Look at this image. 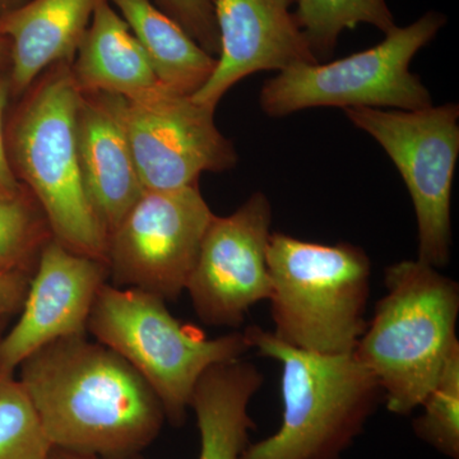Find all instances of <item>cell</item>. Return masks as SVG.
Masks as SVG:
<instances>
[{
  "instance_id": "obj_1",
  "label": "cell",
  "mask_w": 459,
  "mask_h": 459,
  "mask_svg": "<svg viewBox=\"0 0 459 459\" xmlns=\"http://www.w3.org/2000/svg\"><path fill=\"white\" fill-rule=\"evenodd\" d=\"M18 369L54 448L99 459L137 458L164 425V406L146 380L86 334L42 347Z\"/></svg>"
},
{
  "instance_id": "obj_2",
  "label": "cell",
  "mask_w": 459,
  "mask_h": 459,
  "mask_svg": "<svg viewBox=\"0 0 459 459\" xmlns=\"http://www.w3.org/2000/svg\"><path fill=\"white\" fill-rule=\"evenodd\" d=\"M71 65L51 66L23 93L5 131L8 155L18 180L40 205L53 238L78 255L107 263L108 237L81 171V92Z\"/></svg>"
},
{
  "instance_id": "obj_3",
  "label": "cell",
  "mask_w": 459,
  "mask_h": 459,
  "mask_svg": "<svg viewBox=\"0 0 459 459\" xmlns=\"http://www.w3.org/2000/svg\"><path fill=\"white\" fill-rule=\"evenodd\" d=\"M386 294L356 346L395 415L419 409L453 352L459 314L458 283L428 263L403 261L385 270Z\"/></svg>"
},
{
  "instance_id": "obj_4",
  "label": "cell",
  "mask_w": 459,
  "mask_h": 459,
  "mask_svg": "<svg viewBox=\"0 0 459 459\" xmlns=\"http://www.w3.org/2000/svg\"><path fill=\"white\" fill-rule=\"evenodd\" d=\"M250 349L281 365L282 422L241 459H341L385 400L373 373L355 353L327 355L290 346L258 325L246 331Z\"/></svg>"
},
{
  "instance_id": "obj_5",
  "label": "cell",
  "mask_w": 459,
  "mask_h": 459,
  "mask_svg": "<svg viewBox=\"0 0 459 459\" xmlns=\"http://www.w3.org/2000/svg\"><path fill=\"white\" fill-rule=\"evenodd\" d=\"M267 262L274 336L305 351H355L368 325L371 262L365 250L272 232Z\"/></svg>"
},
{
  "instance_id": "obj_6",
  "label": "cell",
  "mask_w": 459,
  "mask_h": 459,
  "mask_svg": "<svg viewBox=\"0 0 459 459\" xmlns=\"http://www.w3.org/2000/svg\"><path fill=\"white\" fill-rule=\"evenodd\" d=\"M87 332L138 371L177 427L186 421L205 371L250 350L244 332L205 338L175 319L164 299L108 283L93 304Z\"/></svg>"
},
{
  "instance_id": "obj_7",
  "label": "cell",
  "mask_w": 459,
  "mask_h": 459,
  "mask_svg": "<svg viewBox=\"0 0 459 459\" xmlns=\"http://www.w3.org/2000/svg\"><path fill=\"white\" fill-rule=\"evenodd\" d=\"M446 22L444 14L430 11L409 26H395L370 49L334 62L285 69L263 84L259 105L272 117L320 107L395 110L431 107L430 92L410 71V65Z\"/></svg>"
},
{
  "instance_id": "obj_8",
  "label": "cell",
  "mask_w": 459,
  "mask_h": 459,
  "mask_svg": "<svg viewBox=\"0 0 459 459\" xmlns=\"http://www.w3.org/2000/svg\"><path fill=\"white\" fill-rule=\"evenodd\" d=\"M392 160L406 184L419 229V261L446 267L451 259L452 189L459 156V107L455 102L420 110L344 108Z\"/></svg>"
},
{
  "instance_id": "obj_9",
  "label": "cell",
  "mask_w": 459,
  "mask_h": 459,
  "mask_svg": "<svg viewBox=\"0 0 459 459\" xmlns=\"http://www.w3.org/2000/svg\"><path fill=\"white\" fill-rule=\"evenodd\" d=\"M213 217L198 184L144 190L108 235L113 285L177 300L186 290Z\"/></svg>"
},
{
  "instance_id": "obj_10",
  "label": "cell",
  "mask_w": 459,
  "mask_h": 459,
  "mask_svg": "<svg viewBox=\"0 0 459 459\" xmlns=\"http://www.w3.org/2000/svg\"><path fill=\"white\" fill-rule=\"evenodd\" d=\"M214 111L170 91L143 101L122 98L120 114L144 190L184 188L204 172L237 166V150L217 128Z\"/></svg>"
},
{
  "instance_id": "obj_11",
  "label": "cell",
  "mask_w": 459,
  "mask_h": 459,
  "mask_svg": "<svg viewBox=\"0 0 459 459\" xmlns=\"http://www.w3.org/2000/svg\"><path fill=\"white\" fill-rule=\"evenodd\" d=\"M271 225L272 205L262 192L229 216L214 214L186 290L205 325L238 328L250 307L270 299Z\"/></svg>"
},
{
  "instance_id": "obj_12",
  "label": "cell",
  "mask_w": 459,
  "mask_h": 459,
  "mask_svg": "<svg viewBox=\"0 0 459 459\" xmlns=\"http://www.w3.org/2000/svg\"><path fill=\"white\" fill-rule=\"evenodd\" d=\"M108 277L107 263L78 255L51 237L39 255L20 318L0 338V373L13 374L48 344L87 334Z\"/></svg>"
},
{
  "instance_id": "obj_13",
  "label": "cell",
  "mask_w": 459,
  "mask_h": 459,
  "mask_svg": "<svg viewBox=\"0 0 459 459\" xmlns=\"http://www.w3.org/2000/svg\"><path fill=\"white\" fill-rule=\"evenodd\" d=\"M289 0H214L220 51L210 80L193 99L216 110L247 75L318 63Z\"/></svg>"
},
{
  "instance_id": "obj_14",
  "label": "cell",
  "mask_w": 459,
  "mask_h": 459,
  "mask_svg": "<svg viewBox=\"0 0 459 459\" xmlns=\"http://www.w3.org/2000/svg\"><path fill=\"white\" fill-rule=\"evenodd\" d=\"M120 102V96L110 93H81L77 113L84 188L108 237L144 192Z\"/></svg>"
},
{
  "instance_id": "obj_15",
  "label": "cell",
  "mask_w": 459,
  "mask_h": 459,
  "mask_svg": "<svg viewBox=\"0 0 459 459\" xmlns=\"http://www.w3.org/2000/svg\"><path fill=\"white\" fill-rule=\"evenodd\" d=\"M100 0H27L0 18L11 45V96L21 98L51 66L74 62Z\"/></svg>"
},
{
  "instance_id": "obj_16",
  "label": "cell",
  "mask_w": 459,
  "mask_h": 459,
  "mask_svg": "<svg viewBox=\"0 0 459 459\" xmlns=\"http://www.w3.org/2000/svg\"><path fill=\"white\" fill-rule=\"evenodd\" d=\"M71 69L81 93H110L137 102L168 91L146 51L108 0H100L96 5Z\"/></svg>"
},
{
  "instance_id": "obj_17",
  "label": "cell",
  "mask_w": 459,
  "mask_h": 459,
  "mask_svg": "<svg viewBox=\"0 0 459 459\" xmlns=\"http://www.w3.org/2000/svg\"><path fill=\"white\" fill-rule=\"evenodd\" d=\"M262 383L255 365L240 359L213 365L201 377L190 402L201 435L199 459H241L255 427L247 409Z\"/></svg>"
},
{
  "instance_id": "obj_18",
  "label": "cell",
  "mask_w": 459,
  "mask_h": 459,
  "mask_svg": "<svg viewBox=\"0 0 459 459\" xmlns=\"http://www.w3.org/2000/svg\"><path fill=\"white\" fill-rule=\"evenodd\" d=\"M146 51L160 82L178 95H195L217 65L186 30L152 0H108Z\"/></svg>"
},
{
  "instance_id": "obj_19",
  "label": "cell",
  "mask_w": 459,
  "mask_h": 459,
  "mask_svg": "<svg viewBox=\"0 0 459 459\" xmlns=\"http://www.w3.org/2000/svg\"><path fill=\"white\" fill-rule=\"evenodd\" d=\"M296 22L318 60L333 54L344 30L367 23L385 35L397 26L385 0H296Z\"/></svg>"
},
{
  "instance_id": "obj_20",
  "label": "cell",
  "mask_w": 459,
  "mask_h": 459,
  "mask_svg": "<svg viewBox=\"0 0 459 459\" xmlns=\"http://www.w3.org/2000/svg\"><path fill=\"white\" fill-rule=\"evenodd\" d=\"M51 449L20 380L0 373V459H49Z\"/></svg>"
},
{
  "instance_id": "obj_21",
  "label": "cell",
  "mask_w": 459,
  "mask_h": 459,
  "mask_svg": "<svg viewBox=\"0 0 459 459\" xmlns=\"http://www.w3.org/2000/svg\"><path fill=\"white\" fill-rule=\"evenodd\" d=\"M51 235L49 223L31 193L0 199V272L32 267Z\"/></svg>"
},
{
  "instance_id": "obj_22",
  "label": "cell",
  "mask_w": 459,
  "mask_h": 459,
  "mask_svg": "<svg viewBox=\"0 0 459 459\" xmlns=\"http://www.w3.org/2000/svg\"><path fill=\"white\" fill-rule=\"evenodd\" d=\"M422 413L413 420V433L440 455L459 459V349L422 402Z\"/></svg>"
},
{
  "instance_id": "obj_23",
  "label": "cell",
  "mask_w": 459,
  "mask_h": 459,
  "mask_svg": "<svg viewBox=\"0 0 459 459\" xmlns=\"http://www.w3.org/2000/svg\"><path fill=\"white\" fill-rule=\"evenodd\" d=\"M190 38L211 56L220 51L219 30L214 17V0H152Z\"/></svg>"
},
{
  "instance_id": "obj_24",
  "label": "cell",
  "mask_w": 459,
  "mask_h": 459,
  "mask_svg": "<svg viewBox=\"0 0 459 459\" xmlns=\"http://www.w3.org/2000/svg\"><path fill=\"white\" fill-rule=\"evenodd\" d=\"M11 98L8 71L0 72V199L17 198L25 190L12 168L5 140L4 115Z\"/></svg>"
},
{
  "instance_id": "obj_25",
  "label": "cell",
  "mask_w": 459,
  "mask_h": 459,
  "mask_svg": "<svg viewBox=\"0 0 459 459\" xmlns=\"http://www.w3.org/2000/svg\"><path fill=\"white\" fill-rule=\"evenodd\" d=\"M32 273V267L0 272V318L20 312Z\"/></svg>"
},
{
  "instance_id": "obj_26",
  "label": "cell",
  "mask_w": 459,
  "mask_h": 459,
  "mask_svg": "<svg viewBox=\"0 0 459 459\" xmlns=\"http://www.w3.org/2000/svg\"><path fill=\"white\" fill-rule=\"evenodd\" d=\"M11 62V45L4 36L0 35V72L8 71Z\"/></svg>"
},
{
  "instance_id": "obj_27",
  "label": "cell",
  "mask_w": 459,
  "mask_h": 459,
  "mask_svg": "<svg viewBox=\"0 0 459 459\" xmlns=\"http://www.w3.org/2000/svg\"><path fill=\"white\" fill-rule=\"evenodd\" d=\"M49 459H99L91 457V455H80V453H74L65 451V449L54 448L51 449Z\"/></svg>"
},
{
  "instance_id": "obj_28",
  "label": "cell",
  "mask_w": 459,
  "mask_h": 459,
  "mask_svg": "<svg viewBox=\"0 0 459 459\" xmlns=\"http://www.w3.org/2000/svg\"><path fill=\"white\" fill-rule=\"evenodd\" d=\"M27 0H0V18L7 16L14 9L25 4Z\"/></svg>"
},
{
  "instance_id": "obj_29",
  "label": "cell",
  "mask_w": 459,
  "mask_h": 459,
  "mask_svg": "<svg viewBox=\"0 0 459 459\" xmlns=\"http://www.w3.org/2000/svg\"><path fill=\"white\" fill-rule=\"evenodd\" d=\"M9 316H4V318H0V338H2L3 334H4L5 325H7Z\"/></svg>"
},
{
  "instance_id": "obj_30",
  "label": "cell",
  "mask_w": 459,
  "mask_h": 459,
  "mask_svg": "<svg viewBox=\"0 0 459 459\" xmlns=\"http://www.w3.org/2000/svg\"><path fill=\"white\" fill-rule=\"evenodd\" d=\"M290 3H291V4H294V3H296V0H289Z\"/></svg>"
}]
</instances>
